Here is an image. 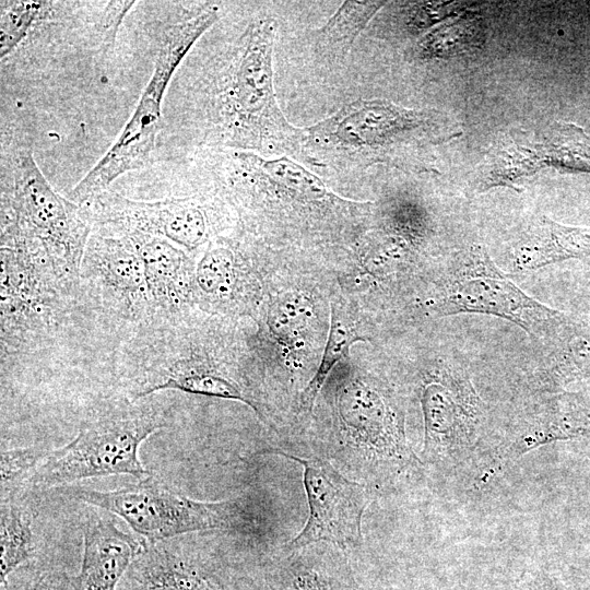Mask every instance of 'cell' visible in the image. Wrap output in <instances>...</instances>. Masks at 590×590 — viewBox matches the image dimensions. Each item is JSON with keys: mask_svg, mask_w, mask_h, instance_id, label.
<instances>
[{"mask_svg": "<svg viewBox=\"0 0 590 590\" xmlns=\"http://www.w3.org/2000/svg\"><path fill=\"white\" fill-rule=\"evenodd\" d=\"M276 26L271 16L253 17L214 60L199 98L202 141L215 150L307 163L304 129L286 119L274 92Z\"/></svg>", "mask_w": 590, "mask_h": 590, "instance_id": "6da1fadb", "label": "cell"}, {"mask_svg": "<svg viewBox=\"0 0 590 590\" xmlns=\"http://www.w3.org/2000/svg\"><path fill=\"white\" fill-rule=\"evenodd\" d=\"M303 129L304 153L312 166L382 164L416 173H438L436 148L462 134L461 125L440 110L406 108L379 98L351 102Z\"/></svg>", "mask_w": 590, "mask_h": 590, "instance_id": "7a4b0ae2", "label": "cell"}, {"mask_svg": "<svg viewBox=\"0 0 590 590\" xmlns=\"http://www.w3.org/2000/svg\"><path fill=\"white\" fill-rule=\"evenodd\" d=\"M168 426V417L154 394H127L93 404L76 436L49 453L30 476L36 488L66 485L79 480L129 474L143 480L152 473L139 458L141 444Z\"/></svg>", "mask_w": 590, "mask_h": 590, "instance_id": "3957f363", "label": "cell"}, {"mask_svg": "<svg viewBox=\"0 0 590 590\" xmlns=\"http://www.w3.org/2000/svg\"><path fill=\"white\" fill-rule=\"evenodd\" d=\"M1 362L55 347L66 327L84 318L80 281L43 251L0 246Z\"/></svg>", "mask_w": 590, "mask_h": 590, "instance_id": "277c9868", "label": "cell"}, {"mask_svg": "<svg viewBox=\"0 0 590 590\" xmlns=\"http://www.w3.org/2000/svg\"><path fill=\"white\" fill-rule=\"evenodd\" d=\"M92 229L84 208L48 182L30 144L17 142L2 151L0 244L43 249L66 274L79 279Z\"/></svg>", "mask_w": 590, "mask_h": 590, "instance_id": "5b68a950", "label": "cell"}, {"mask_svg": "<svg viewBox=\"0 0 590 590\" xmlns=\"http://www.w3.org/2000/svg\"><path fill=\"white\" fill-rule=\"evenodd\" d=\"M219 19V5L205 3L163 31L153 73L133 114L107 153L70 191V200L81 205L108 190L120 176L152 161L163 127L162 104L170 81L197 40Z\"/></svg>", "mask_w": 590, "mask_h": 590, "instance_id": "8992f818", "label": "cell"}, {"mask_svg": "<svg viewBox=\"0 0 590 590\" xmlns=\"http://www.w3.org/2000/svg\"><path fill=\"white\" fill-rule=\"evenodd\" d=\"M435 317L482 314L508 320L534 340L545 341L569 326L564 312L526 294L481 245L457 253L427 303Z\"/></svg>", "mask_w": 590, "mask_h": 590, "instance_id": "52a82bcc", "label": "cell"}, {"mask_svg": "<svg viewBox=\"0 0 590 590\" xmlns=\"http://www.w3.org/2000/svg\"><path fill=\"white\" fill-rule=\"evenodd\" d=\"M79 281L85 319L116 334L118 345L150 318L143 262L128 232L94 226Z\"/></svg>", "mask_w": 590, "mask_h": 590, "instance_id": "ba28073f", "label": "cell"}, {"mask_svg": "<svg viewBox=\"0 0 590 590\" xmlns=\"http://www.w3.org/2000/svg\"><path fill=\"white\" fill-rule=\"evenodd\" d=\"M70 496L122 518L146 543L189 532L236 529L247 522L238 500H196L152 474L116 491L80 488Z\"/></svg>", "mask_w": 590, "mask_h": 590, "instance_id": "9c48e42d", "label": "cell"}, {"mask_svg": "<svg viewBox=\"0 0 590 590\" xmlns=\"http://www.w3.org/2000/svg\"><path fill=\"white\" fill-rule=\"evenodd\" d=\"M93 227L138 231L162 237L189 255L211 241L215 204L199 197L131 200L106 190L81 204Z\"/></svg>", "mask_w": 590, "mask_h": 590, "instance_id": "30bf717a", "label": "cell"}, {"mask_svg": "<svg viewBox=\"0 0 590 590\" xmlns=\"http://www.w3.org/2000/svg\"><path fill=\"white\" fill-rule=\"evenodd\" d=\"M267 452L284 456L304 467L309 516L302 531L288 543L290 550L297 551L319 541L342 548L361 544L362 517L369 502L364 485L347 480L323 459H306L279 450Z\"/></svg>", "mask_w": 590, "mask_h": 590, "instance_id": "8fae6325", "label": "cell"}, {"mask_svg": "<svg viewBox=\"0 0 590 590\" xmlns=\"http://www.w3.org/2000/svg\"><path fill=\"white\" fill-rule=\"evenodd\" d=\"M169 541L146 543L117 590H256L234 564Z\"/></svg>", "mask_w": 590, "mask_h": 590, "instance_id": "7c38bea8", "label": "cell"}, {"mask_svg": "<svg viewBox=\"0 0 590 590\" xmlns=\"http://www.w3.org/2000/svg\"><path fill=\"white\" fill-rule=\"evenodd\" d=\"M424 455L470 441L482 418V406L469 375L456 364L441 363L423 386Z\"/></svg>", "mask_w": 590, "mask_h": 590, "instance_id": "4fadbf2b", "label": "cell"}, {"mask_svg": "<svg viewBox=\"0 0 590 590\" xmlns=\"http://www.w3.org/2000/svg\"><path fill=\"white\" fill-rule=\"evenodd\" d=\"M126 232L133 238L143 262L150 302L149 319L190 312L199 298L196 267L189 253L162 237L138 231Z\"/></svg>", "mask_w": 590, "mask_h": 590, "instance_id": "5bb4252c", "label": "cell"}, {"mask_svg": "<svg viewBox=\"0 0 590 590\" xmlns=\"http://www.w3.org/2000/svg\"><path fill=\"white\" fill-rule=\"evenodd\" d=\"M83 522V555L73 590H117L146 541L121 531L111 516L87 509Z\"/></svg>", "mask_w": 590, "mask_h": 590, "instance_id": "9a60e30c", "label": "cell"}, {"mask_svg": "<svg viewBox=\"0 0 590 590\" xmlns=\"http://www.w3.org/2000/svg\"><path fill=\"white\" fill-rule=\"evenodd\" d=\"M341 414L358 440L384 460L405 459L404 437L385 400L371 389L357 386L344 392Z\"/></svg>", "mask_w": 590, "mask_h": 590, "instance_id": "2e32d148", "label": "cell"}, {"mask_svg": "<svg viewBox=\"0 0 590 590\" xmlns=\"http://www.w3.org/2000/svg\"><path fill=\"white\" fill-rule=\"evenodd\" d=\"M587 256H590V227L563 225L541 216L515 247L511 268L518 273H530L555 262Z\"/></svg>", "mask_w": 590, "mask_h": 590, "instance_id": "e0dca14e", "label": "cell"}, {"mask_svg": "<svg viewBox=\"0 0 590 590\" xmlns=\"http://www.w3.org/2000/svg\"><path fill=\"white\" fill-rule=\"evenodd\" d=\"M263 576L270 590H358L343 564L303 555L272 562Z\"/></svg>", "mask_w": 590, "mask_h": 590, "instance_id": "ac0fdd59", "label": "cell"}, {"mask_svg": "<svg viewBox=\"0 0 590 590\" xmlns=\"http://www.w3.org/2000/svg\"><path fill=\"white\" fill-rule=\"evenodd\" d=\"M386 4L385 1H344L335 13L312 33L317 57L327 62L343 60L359 34Z\"/></svg>", "mask_w": 590, "mask_h": 590, "instance_id": "d6986e66", "label": "cell"}, {"mask_svg": "<svg viewBox=\"0 0 590 590\" xmlns=\"http://www.w3.org/2000/svg\"><path fill=\"white\" fill-rule=\"evenodd\" d=\"M31 507L15 491L1 495L0 582L40 553L35 542Z\"/></svg>", "mask_w": 590, "mask_h": 590, "instance_id": "ffe728a7", "label": "cell"}, {"mask_svg": "<svg viewBox=\"0 0 590 590\" xmlns=\"http://www.w3.org/2000/svg\"><path fill=\"white\" fill-rule=\"evenodd\" d=\"M73 577L64 562L40 554L12 571L1 590H73Z\"/></svg>", "mask_w": 590, "mask_h": 590, "instance_id": "44dd1931", "label": "cell"}, {"mask_svg": "<svg viewBox=\"0 0 590 590\" xmlns=\"http://www.w3.org/2000/svg\"><path fill=\"white\" fill-rule=\"evenodd\" d=\"M542 146L545 166L590 172V137L581 128L557 123Z\"/></svg>", "mask_w": 590, "mask_h": 590, "instance_id": "7402d4cb", "label": "cell"}, {"mask_svg": "<svg viewBox=\"0 0 590 590\" xmlns=\"http://www.w3.org/2000/svg\"><path fill=\"white\" fill-rule=\"evenodd\" d=\"M358 340H363V338L357 334L355 329H353L338 310L332 308L330 332L323 357L314 378L302 394V409L309 410L312 408L333 366L347 353L350 346Z\"/></svg>", "mask_w": 590, "mask_h": 590, "instance_id": "603a6c76", "label": "cell"}, {"mask_svg": "<svg viewBox=\"0 0 590 590\" xmlns=\"http://www.w3.org/2000/svg\"><path fill=\"white\" fill-rule=\"evenodd\" d=\"M311 311V305L305 296L288 293L271 306L268 322L275 337L291 341L303 333Z\"/></svg>", "mask_w": 590, "mask_h": 590, "instance_id": "cb8c5ba5", "label": "cell"}, {"mask_svg": "<svg viewBox=\"0 0 590 590\" xmlns=\"http://www.w3.org/2000/svg\"><path fill=\"white\" fill-rule=\"evenodd\" d=\"M387 228L403 241L417 244L428 232V220L425 211L409 200H396L388 204L384 213Z\"/></svg>", "mask_w": 590, "mask_h": 590, "instance_id": "d4e9b609", "label": "cell"}, {"mask_svg": "<svg viewBox=\"0 0 590 590\" xmlns=\"http://www.w3.org/2000/svg\"><path fill=\"white\" fill-rule=\"evenodd\" d=\"M49 453L38 447L12 448L1 452V494L13 489V485L32 475Z\"/></svg>", "mask_w": 590, "mask_h": 590, "instance_id": "484cf974", "label": "cell"}, {"mask_svg": "<svg viewBox=\"0 0 590 590\" xmlns=\"http://www.w3.org/2000/svg\"><path fill=\"white\" fill-rule=\"evenodd\" d=\"M399 4L391 21H396L393 23L397 28L408 34H415L425 30L438 21L445 12L444 5L433 2H406Z\"/></svg>", "mask_w": 590, "mask_h": 590, "instance_id": "4316f807", "label": "cell"}]
</instances>
